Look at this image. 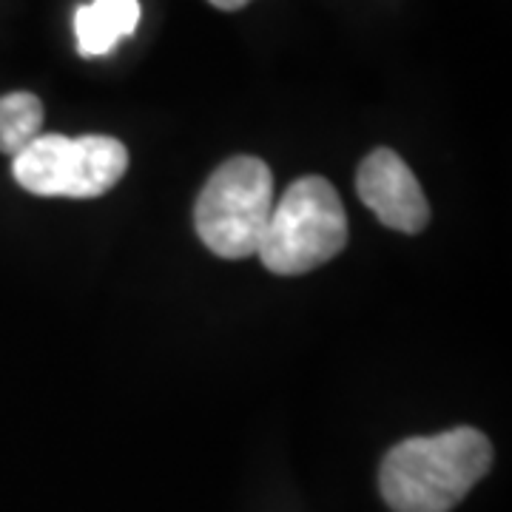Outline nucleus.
Masks as SVG:
<instances>
[{"mask_svg": "<svg viewBox=\"0 0 512 512\" xmlns=\"http://www.w3.org/2000/svg\"><path fill=\"white\" fill-rule=\"evenodd\" d=\"M490 467V439L476 427H453L387 450L379 490L393 512H453Z\"/></svg>", "mask_w": 512, "mask_h": 512, "instance_id": "1", "label": "nucleus"}, {"mask_svg": "<svg viewBox=\"0 0 512 512\" xmlns=\"http://www.w3.org/2000/svg\"><path fill=\"white\" fill-rule=\"evenodd\" d=\"M348 245V217L325 177H299L279 197L262 231L256 256L279 276L308 274Z\"/></svg>", "mask_w": 512, "mask_h": 512, "instance_id": "2", "label": "nucleus"}, {"mask_svg": "<svg viewBox=\"0 0 512 512\" xmlns=\"http://www.w3.org/2000/svg\"><path fill=\"white\" fill-rule=\"evenodd\" d=\"M274 208V174L259 157L222 163L202 188L194 225L205 248L220 259L256 256Z\"/></svg>", "mask_w": 512, "mask_h": 512, "instance_id": "3", "label": "nucleus"}, {"mask_svg": "<svg viewBox=\"0 0 512 512\" xmlns=\"http://www.w3.org/2000/svg\"><path fill=\"white\" fill-rule=\"evenodd\" d=\"M126 168V146L103 134H37L12 157L15 183L35 197H103L123 180Z\"/></svg>", "mask_w": 512, "mask_h": 512, "instance_id": "4", "label": "nucleus"}, {"mask_svg": "<svg viewBox=\"0 0 512 512\" xmlns=\"http://www.w3.org/2000/svg\"><path fill=\"white\" fill-rule=\"evenodd\" d=\"M356 191L379 222L393 231L419 234L430 222V205L419 180L393 148L367 154L356 174Z\"/></svg>", "mask_w": 512, "mask_h": 512, "instance_id": "5", "label": "nucleus"}, {"mask_svg": "<svg viewBox=\"0 0 512 512\" xmlns=\"http://www.w3.org/2000/svg\"><path fill=\"white\" fill-rule=\"evenodd\" d=\"M143 20L140 0H92L74 12L77 52L83 57H103L117 49L123 37L137 32Z\"/></svg>", "mask_w": 512, "mask_h": 512, "instance_id": "6", "label": "nucleus"}, {"mask_svg": "<svg viewBox=\"0 0 512 512\" xmlns=\"http://www.w3.org/2000/svg\"><path fill=\"white\" fill-rule=\"evenodd\" d=\"M43 128V103L32 92L0 97V154H18Z\"/></svg>", "mask_w": 512, "mask_h": 512, "instance_id": "7", "label": "nucleus"}, {"mask_svg": "<svg viewBox=\"0 0 512 512\" xmlns=\"http://www.w3.org/2000/svg\"><path fill=\"white\" fill-rule=\"evenodd\" d=\"M211 6H217V9H222V12H237V9H242V6H248L251 0H208Z\"/></svg>", "mask_w": 512, "mask_h": 512, "instance_id": "8", "label": "nucleus"}]
</instances>
